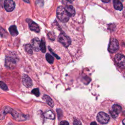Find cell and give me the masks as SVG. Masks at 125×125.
I'll use <instances>...</instances> for the list:
<instances>
[{
  "mask_svg": "<svg viewBox=\"0 0 125 125\" xmlns=\"http://www.w3.org/2000/svg\"><path fill=\"white\" fill-rule=\"evenodd\" d=\"M57 16L58 18L63 22H66L69 19V17L66 13L64 8L60 6L57 9Z\"/></svg>",
  "mask_w": 125,
  "mask_h": 125,
  "instance_id": "6da1fadb",
  "label": "cell"
},
{
  "mask_svg": "<svg viewBox=\"0 0 125 125\" xmlns=\"http://www.w3.org/2000/svg\"><path fill=\"white\" fill-rule=\"evenodd\" d=\"M119 42L116 39H112L110 40L108 50L111 53H113L116 52L119 49Z\"/></svg>",
  "mask_w": 125,
  "mask_h": 125,
  "instance_id": "7a4b0ae2",
  "label": "cell"
},
{
  "mask_svg": "<svg viewBox=\"0 0 125 125\" xmlns=\"http://www.w3.org/2000/svg\"><path fill=\"white\" fill-rule=\"evenodd\" d=\"M59 41L65 47H68L71 43L70 39L63 33L60 34L58 37Z\"/></svg>",
  "mask_w": 125,
  "mask_h": 125,
  "instance_id": "3957f363",
  "label": "cell"
},
{
  "mask_svg": "<svg viewBox=\"0 0 125 125\" xmlns=\"http://www.w3.org/2000/svg\"><path fill=\"white\" fill-rule=\"evenodd\" d=\"M98 121L102 124H107L109 121V116L106 113L104 112H100L97 115Z\"/></svg>",
  "mask_w": 125,
  "mask_h": 125,
  "instance_id": "277c9868",
  "label": "cell"
},
{
  "mask_svg": "<svg viewBox=\"0 0 125 125\" xmlns=\"http://www.w3.org/2000/svg\"><path fill=\"white\" fill-rule=\"evenodd\" d=\"M125 58L124 55L122 54H117L115 57V61L117 64L121 67L125 66Z\"/></svg>",
  "mask_w": 125,
  "mask_h": 125,
  "instance_id": "5b68a950",
  "label": "cell"
},
{
  "mask_svg": "<svg viewBox=\"0 0 125 125\" xmlns=\"http://www.w3.org/2000/svg\"><path fill=\"white\" fill-rule=\"evenodd\" d=\"M4 7L7 12L12 11L15 7V3L11 0H6L4 2Z\"/></svg>",
  "mask_w": 125,
  "mask_h": 125,
  "instance_id": "8992f818",
  "label": "cell"
},
{
  "mask_svg": "<svg viewBox=\"0 0 125 125\" xmlns=\"http://www.w3.org/2000/svg\"><path fill=\"white\" fill-rule=\"evenodd\" d=\"M22 81L23 84L27 88H29L32 85V81L31 79L26 74H24L22 75Z\"/></svg>",
  "mask_w": 125,
  "mask_h": 125,
  "instance_id": "52a82bcc",
  "label": "cell"
},
{
  "mask_svg": "<svg viewBox=\"0 0 125 125\" xmlns=\"http://www.w3.org/2000/svg\"><path fill=\"white\" fill-rule=\"evenodd\" d=\"M16 60L15 59L11 56H7L5 59V66L9 68H13L16 65Z\"/></svg>",
  "mask_w": 125,
  "mask_h": 125,
  "instance_id": "ba28073f",
  "label": "cell"
},
{
  "mask_svg": "<svg viewBox=\"0 0 125 125\" xmlns=\"http://www.w3.org/2000/svg\"><path fill=\"white\" fill-rule=\"evenodd\" d=\"M26 21L28 23L29 28L31 30L35 31L37 33L40 32V28L38 25L30 19H26Z\"/></svg>",
  "mask_w": 125,
  "mask_h": 125,
  "instance_id": "9c48e42d",
  "label": "cell"
},
{
  "mask_svg": "<svg viewBox=\"0 0 125 125\" xmlns=\"http://www.w3.org/2000/svg\"><path fill=\"white\" fill-rule=\"evenodd\" d=\"M31 47L36 52H38L40 50V41L38 38H34L32 41Z\"/></svg>",
  "mask_w": 125,
  "mask_h": 125,
  "instance_id": "30bf717a",
  "label": "cell"
},
{
  "mask_svg": "<svg viewBox=\"0 0 125 125\" xmlns=\"http://www.w3.org/2000/svg\"><path fill=\"white\" fill-rule=\"evenodd\" d=\"M4 113H6H6L11 114L12 115V116H13V117L14 118H15V119H17L20 118V115L19 114V113L9 107H8V106L5 107V108L4 110Z\"/></svg>",
  "mask_w": 125,
  "mask_h": 125,
  "instance_id": "8fae6325",
  "label": "cell"
},
{
  "mask_svg": "<svg viewBox=\"0 0 125 125\" xmlns=\"http://www.w3.org/2000/svg\"><path fill=\"white\" fill-rule=\"evenodd\" d=\"M66 13L69 17H73L75 14V10L74 8L70 5H67L64 8Z\"/></svg>",
  "mask_w": 125,
  "mask_h": 125,
  "instance_id": "7c38bea8",
  "label": "cell"
},
{
  "mask_svg": "<svg viewBox=\"0 0 125 125\" xmlns=\"http://www.w3.org/2000/svg\"><path fill=\"white\" fill-rule=\"evenodd\" d=\"M42 99L51 107H53L54 106V102L52 99L48 95H44L42 97Z\"/></svg>",
  "mask_w": 125,
  "mask_h": 125,
  "instance_id": "4fadbf2b",
  "label": "cell"
},
{
  "mask_svg": "<svg viewBox=\"0 0 125 125\" xmlns=\"http://www.w3.org/2000/svg\"><path fill=\"white\" fill-rule=\"evenodd\" d=\"M113 4H114V7L115 9L120 10V11L122 10L123 6L120 1L118 0H115L113 1Z\"/></svg>",
  "mask_w": 125,
  "mask_h": 125,
  "instance_id": "5bb4252c",
  "label": "cell"
},
{
  "mask_svg": "<svg viewBox=\"0 0 125 125\" xmlns=\"http://www.w3.org/2000/svg\"><path fill=\"white\" fill-rule=\"evenodd\" d=\"M10 33L13 36H16L18 34V32L17 27L15 25H12L9 28Z\"/></svg>",
  "mask_w": 125,
  "mask_h": 125,
  "instance_id": "9a60e30c",
  "label": "cell"
},
{
  "mask_svg": "<svg viewBox=\"0 0 125 125\" xmlns=\"http://www.w3.org/2000/svg\"><path fill=\"white\" fill-rule=\"evenodd\" d=\"M44 116L45 117L47 118H49L50 119H54L55 118V116L53 112L51 110H49L46 112L44 114Z\"/></svg>",
  "mask_w": 125,
  "mask_h": 125,
  "instance_id": "2e32d148",
  "label": "cell"
},
{
  "mask_svg": "<svg viewBox=\"0 0 125 125\" xmlns=\"http://www.w3.org/2000/svg\"><path fill=\"white\" fill-rule=\"evenodd\" d=\"M112 110H113L114 112H115L116 113H117V114H119L121 112V110H122V107L120 105L117 104H115L112 106Z\"/></svg>",
  "mask_w": 125,
  "mask_h": 125,
  "instance_id": "e0dca14e",
  "label": "cell"
},
{
  "mask_svg": "<svg viewBox=\"0 0 125 125\" xmlns=\"http://www.w3.org/2000/svg\"><path fill=\"white\" fill-rule=\"evenodd\" d=\"M40 50L43 53H45L46 51V45L44 39H42L40 42Z\"/></svg>",
  "mask_w": 125,
  "mask_h": 125,
  "instance_id": "ac0fdd59",
  "label": "cell"
},
{
  "mask_svg": "<svg viewBox=\"0 0 125 125\" xmlns=\"http://www.w3.org/2000/svg\"><path fill=\"white\" fill-rule=\"evenodd\" d=\"M24 49L26 52L29 54H32L33 53V49L31 47V45L29 44H26L24 46Z\"/></svg>",
  "mask_w": 125,
  "mask_h": 125,
  "instance_id": "d6986e66",
  "label": "cell"
},
{
  "mask_svg": "<svg viewBox=\"0 0 125 125\" xmlns=\"http://www.w3.org/2000/svg\"><path fill=\"white\" fill-rule=\"evenodd\" d=\"M46 59L47 60V61L50 63H52L54 62V58L52 57V55H51L50 54H49V53H47L46 54Z\"/></svg>",
  "mask_w": 125,
  "mask_h": 125,
  "instance_id": "ffe728a7",
  "label": "cell"
},
{
  "mask_svg": "<svg viewBox=\"0 0 125 125\" xmlns=\"http://www.w3.org/2000/svg\"><path fill=\"white\" fill-rule=\"evenodd\" d=\"M0 34L2 37L5 38L7 36V32L2 27H0Z\"/></svg>",
  "mask_w": 125,
  "mask_h": 125,
  "instance_id": "44dd1931",
  "label": "cell"
},
{
  "mask_svg": "<svg viewBox=\"0 0 125 125\" xmlns=\"http://www.w3.org/2000/svg\"><path fill=\"white\" fill-rule=\"evenodd\" d=\"M0 87L4 90H7L8 89L7 86L2 81H0Z\"/></svg>",
  "mask_w": 125,
  "mask_h": 125,
  "instance_id": "7402d4cb",
  "label": "cell"
},
{
  "mask_svg": "<svg viewBox=\"0 0 125 125\" xmlns=\"http://www.w3.org/2000/svg\"><path fill=\"white\" fill-rule=\"evenodd\" d=\"M32 93L35 95L36 96L38 97L40 95V92H39V89L37 88H34L32 90Z\"/></svg>",
  "mask_w": 125,
  "mask_h": 125,
  "instance_id": "603a6c76",
  "label": "cell"
},
{
  "mask_svg": "<svg viewBox=\"0 0 125 125\" xmlns=\"http://www.w3.org/2000/svg\"><path fill=\"white\" fill-rule=\"evenodd\" d=\"M109 113L110 114V115H111L112 117H113V118H116L118 117V114H117V113H116L115 112H114L113 110H111L109 111Z\"/></svg>",
  "mask_w": 125,
  "mask_h": 125,
  "instance_id": "cb8c5ba5",
  "label": "cell"
},
{
  "mask_svg": "<svg viewBox=\"0 0 125 125\" xmlns=\"http://www.w3.org/2000/svg\"><path fill=\"white\" fill-rule=\"evenodd\" d=\"M73 124L74 125H82V124H81L80 121L77 119H74Z\"/></svg>",
  "mask_w": 125,
  "mask_h": 125,
  "instance_id": "d4e9b609",
  "label": "cell"
},
{
  "mask_svg": "<svg viewBox=\"0 0 125 125\" xmlns=\"http://www.w3.org/2000/svg\"><path fill=\"white\" fill-rule=\"evenodd\" d=\"M60 125H69L68 122L66 121H62L60 122Z\"/></svg>",
  "mask_w": 125,
  "mask_h": 125,
  "instance_id": "484cf974",
  "label": "cell"
},
{
  "mask_svg": "<svg viewBox=\"0 0 125 125\" xmlns=\"http://www.w3.org/2000/svg\"><path fill=\"white\" fill-rule=\"evenodd\" d=\"M49 50H50V51H51V52H52V53L54 54V56H55V57H56L57 58H58V59H60V57H59L57 56L56 55V54H55L54 53H53V52L52 50H51V49H50V47H49Z\"/></svg>",
  "mask_w": 125,
  "mask_h": 125,
  "instance_id": "4316f807",
  "label": "cell"
},
{
  "mask_svg": "<svg viewBox=\"0 0 125 125\" xmlns=\"http://www.w3.org/2000/svg\"><path fill=\"white\" fill-rule=\"evenodd\" d=\"M90 125H98L95 122H92L91 124Z\"/></svg>",
  "mask_w": 125,
  "mask_h": 125,
  "instance_id": "83f0119b",
  "label": "cell"
},
{
  "mask_svg": "<svg viewBox=\"0 0 125 125\" xmlns=\"http://www.w3.org/2000/svg\"><path fill=\"white\" fill-rule=\"evenodd\" d=\"M102 1L104 2H108L110 1V0H107V1H104V0H103Z\"/></svg>",
  "mask_w": 125,
  "mask_h": 125,
  "instance_id": "f1b7e54d",
  "label": "cell"
},
{
  "mask_svg": "<svg viewBox=\"0 0 125 125\" xmlns=\"http://www.w3.org/2000/svg\"><path fill=\"white\" fill-rule=\"evenodd\" d=\"M8 125H12V124H9Z\"/></svg>",
  "mask_w": 125,
  "mask_h": 125,
  "instance_id": "f546056e",
  "label": "cell"
}]
</instances>
